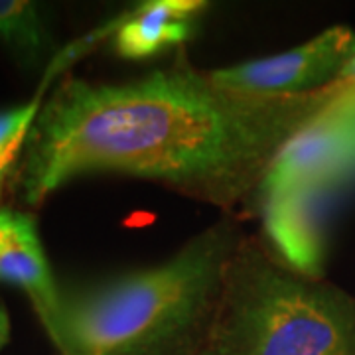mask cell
<instances>
[{
  "label": "cell",
  "mask_w": 355,
  "mask_h": 355,
  "mask_svg": "<svg viewBox=\"0 0 355 355\" xmlns=\"http://www.w3.org/2000/svg\"><path fill=\"white\" fill-rule=\"evenodd\" d=\"M0 40L22 58H38L46 32L34 2L0 0Z\"/></svg>",
  "instance_id": "8"
},
{
  "label": "cell",
  "mask_w": 355,
  "mask_h": 355,
  "mask_svg": "<svg viewBox=\"0 0 355 355\" xmlns=\"http://www.w3.org/2000/svg\"><path fill=\"white\" fill-rule=\"evenodd\" d=\"M314 202L304 193L263 198V221L268 239L292 270L308 279L322 275V237Z\"/></svg>",
  "instance_id": "6"
},
{
  "label": "cell",
  "mask_w": 355,
  "mask_h": 355,
  "mask_svg": "<svg viewBox=\"0 0 355 355\" xmlns=\"http://www.w3.org/2000/svg\"><path fill=\"white\" fill-rule=\"evenodd\" d=\"M0 282H10L28 294L48 334L60 314L62 291L51 277L34 219L12 209H6L0 237Z\"/></svg>",
  "instance_id": "5"
},
{
  "label": "cell",
  "mask_w": 355,
  "mask_h": 355,
  "mask_svg": "<svg viewBox=\"0 0 355 355\" xmlns=\"http://www.w3.org/2000/svg\"><path fill=\"white\" fill-rule=\"evenodd\" d=\"M203 2L154 0L142 4L119 26L114 50L128 60H144L170 46L184 44L193 32V16Z\"/></svg>",
  "instance_id": "7"
},
{
  "label": "cell",
  "mask_w": 355,
  "mask_h": 355,
  "mask_svg": "<svg viewBox=\"0 0 355 355\" xmlns=\"http://www.w3.org/2000/svg\"><path fill=\"white\" fill-rule=\"evenodd\" d=\"M219 87L184 62L121 85L69 77L40 107L14 190L40 205L85 174H123L233 207L259 190L292 135L334 99Z\"/></svg>",
  "instance_id": "1"
},
{
  "label": "cell",
  "mask_w": 355,
  "mask_h": 355,
  "mask_svg": "<svg viewBox=\"0 0 355 355\" xmlns=\"http://www.w3.org/2000/svg\"><path fill=\"white\" fill-rule=\"evenodd\" d=\"M198 355H355V298L243 237Z\"/></svg>",
  "instance_id": "3"
},
{
  "label": "cell",
  "mask_w": 355,
  "mask_h": 355,
  "mask_svg": "<svg viewBox=\"0 0 355 355\" xmlns=\"http://www.w3.org/2000/svg\"><path fill=\"white\" fill-rule=\"evenodd\" d=\"M241 241L225 217L164 265L62 292L50 340L64 355H198Z\"/></svg>",
  "instance_id": "2"
},
{
  "label": "cell",
  "mask_w": 355,
  "mask_h": 355,
  "mask_svg": "<svg viewBox=\"0 0 355 355\" xmlns=\"http://www.w3.org/2000/svg\"><path fill=\"white\" fill-rule=\"evenodd\" d=\"M6 176H8V172L0 176V188H2V182L6 180ZM4 219H6V209L0 207V237H2V233H4Z\"/></svg>",
  "instance_id": "12"
},
{
  "label": "cell",
  "mask_w": 355,
  "mask_h": 355,
  "mask_svg": "<svg viewBox=\"0 0 355 355\" xmlns=\"http://www.w3.org/2000/svg\"><path fill=\"white\" fill-rule=\"evenodd\" d=\"M336 83L340 85H347V87H355V55L343 65V69L340 71V76L336 79Z\"/></svg>",
  "instance_id": "10"
},
{
  "label": "cell",
  "mask_w": 355,
  "mask_h": 355,
  "mask_svg": "<svg viewBox=\"0 0 355 355\" xmlns=\"http://www.w3.org/2000/svg\"><path fill=\"white\" fill-rule=\"evenodd\" d=\"M8 338H10V318L4 306H0V349L8 342Z\"/></svg>",
  "instance_id": "11"
},
{
  "label": "cell",
  "mask_w": 355,
  "mask_h": 355,
  "mask_svg": "<svg viewBox=\"0 0 355 355\" xmlns=\"http://www.w3.org/2000/svg\"><path fill=\"white\" fill-rule=\"evenodd\" d=\"M40 107L38 101H32L24 107L0 111V176L14 168Z\"/></svg>",
  "instance_id": "9"
},
{
  "label": "cell",
  "mask_w": 355,
  "mask_h": 355,
  "mask_svg": "<svg viewBox=\"0 0 355 355\" xmlns=\"http://www.w3.org/2000/svg\"><path fill=\"white\" fill-rule=\"evenodd\" d=\"M355 55V32L331 26L294 50L209 71L219 87L253 95H308L331 85Z\"/></svg>",
  "instance_id": "4"
}]
</instances>
